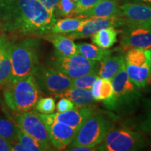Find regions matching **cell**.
Wrapping results in <instances>:
<instances>
[{
	"label": "cell",
	"mask_w": 151,
	"mask_h": 151,
	"mask_svg": "<svg viewBox=\"0 0 151 151\" xmlns=\"http://www.w3.org/2000/svg\"><path fill=\"white\" fill-rule=\"evenodd\" d=\"M56 21L37 0H0V34L11 41L43 37Z\"/></svg>",
	"instance_id": "cell-1"
},
{
	"label": "cell",
	"mask_w": 151,
	"mask_h": 151,
	"mask_svg": "<svg viewBox=\"0 0 151 151\" xmlns=\"http://www.w3.org/2000/svg\"><path fill=\"white\" fill-rule=\"evenodd\" d=\"M42 91L35 76L11 80L4 88L5 104L11 110L17 113L31 111L41 97Z\"/></svg>",
	"instance_id": "cell-2"
},
{
	"label": "cell",
	"mask_w": 151,
	"mask_h": 151,
	"mask_svg": "<svg viewBox=\"0 0 151 151\" xmlns=\"http://www.w3.org/2000/svg\"><path fill=\"white\" fill-rule=\"evenodd\" d=\"M39 37H27L11 46L12 80L34 75L39 65Z\"/></svg>",
	"instance_id": "cell-3"
},
{
	"label": "cell",
	"mask_w": 151,
	"mask_h": 151,
	"mask_svg": "<svg viewBox=\"0 0 151 151\" xmlns=\"http://www.w3.org/2000/svg\"><path fill=\"white\" fill-rule=\"evenodd\" d=\"M113 127L112 119L97 110L83 123L67 148L76 146L96 148Z\"/></svg>",
	"instance_id": "cell-4"
},
{
	"label": "cell",
	"mask_w": 151,
	"mask_h": 151,
	"mask_svg": "<svg viewBox=\"0 0 151 151\" xmlns=\"http://www.w3.org/2000/svg\"><path fill=\"white\" fill-rule=\"evenodd\" d=\"M145 146L146 141L141 132L128 128L113 127L96 148L103 151H132Z\"/></svg>",
	"instance_id": "cell-5"
},
{
	"label": "cell",
	"mask_w": 151,
	"mask_h": 151,
	"mask_svg": "<svg viewBox=\"0 0 151 151\" xmlns=\"http://www.w3.org/2000/svg\"><path fill=\"white\" fill-rule=\"evenodd\" d=\"M113 97L107 109L119 110L135 104L141 97L139 88L130 81L124 65L111 79Z\"/></svg>",
	"instance_id": "cell-6"
},
{
	"label": "cell",
	"mask_w": 151,
	"mask_h": 151,
	"mask_svg": "<svg viewBox=\"0 0 151 151\" xmlns=\"http://www.w3.org/2000/svg\"><path fill=\"white\" fill-rule=\"evenodd\" d=\"M52 67L65 73L71 79L98 71L99 65L77 53L69 57L56 56Z\"/></svg>",
	"instance_id": "cell-7"
},
{
	"label": "cell",
	"mask_w": 151,
	"mask_h": 151,
	"mask_svg": "<svg viewBox=\"0 0 151 151\" xmlns=\"http://www.w3.org/2000/svg\"><path fill=\"white\" fill-rule=\"evenodd\" d=\"M15 122L22 131L39 141L46 150H53L46 125L39 113L31 111L18 113Z\"/></svg>",
	"instance_id": "cell-8"
},
{
	"label": "cell",
	"mask_w": 151,
	"mask_h": 151,
	"mask_svg": "<svg viewBox=\"0 0 151 151\" xmlns=\"http://www.w3.org/2000/svg\"><path fill=\"white\" fill-rule=\"evenodd\" d=\"M34 76L41 91L47 94L55 95L71 88L72 79L53 67L39 65Z\"/></svg>",
	"instance_id": "cell-9"
},
{
	"label": "cell",
	"mask_w": 151,
	"mask_h": 151,
	"mask_svg": "<svg viewBox=\"0 0 151 151\" xmlns=\"http://www.w3.org/2000/svg\"><path fill=\"white\" fill-rule=\"evenodd\" d=\"M39 116L46 125L52 146L58 150H65L73 141L78 129L56 120L53 113H39Z\"/></svg>",
	"instance_id": "cell-10"
},
{
	"label": "cell",
	"mask_w": 151,
	"mask_h": 151,
	"mask_svg": "<svg viewBox=\"0 0 151 151\" xmlns=\"http://www.w3.org/2000/svg\"><path fill=\"white\" fill-rule=\"evenodd\" d=\"M118 17L121 26H151V6L141 3L126 2L119 6Z\"/></svg>",
	"instance_id": "cell-11"
},
{
	"label": "cell",
	"mask_w": 151,
	"mask_h": 151,
	"mask_svg": "<svg viewBox=\"0 0 151 151\" xmlns=\"http://www.w3.org/2000/svg\"><path fill=\"white\" fill-rule=\"evenodd\" d=\"M120 45L125 50L132 48L149 50L151 48V26L131 25L124 27Z\"/></svg>",
	"instance_id": "cell-12"
},
{
	"label": "cell",
	"mask_w": 151,
	"mask_h": 151,
	"mask_svg": "<svg viewBox=\"0 0 151 151\" xmlns=\"http://www.w3.org/2000/svg\"><path fill=\"white\" fill-rule=\"evenodd\" d=\"M120 18L118 16L113 18H86L84 23L78 31L74 32L65 34L72 40L84 39L92 37L99 30L109 27H120Z\"/></svg>",
	"instance_id": "cell-13"
},
{
	"label": "cell",
	"mask_w": 151,
	"mask_h": 151,
	"mask_svg": "<svg viewBox=\"0 0 151 151\" xmlns=\"http://www.w3.org/2000/svg\"><path fill=\"white\" fill-rule=\"evenodd\" d=\"M96 111L97 109L91 105L76 106L74 109L65 112L54 113V118L58 121L78 130L83 123Z\"/></svg>",
	"instance_id": "cell-14"
},
{
	"label": "cell",
	"mask_w": 151,
	"mask_h": 151,
	"mask_svg": "<svg viewBox=\"0 0 151 151\" xmlns=\"http://www.w3.org/2000/svg\"><path fill=\"white\" fill-rule=\"evenodd\" d=\"M11 41L5 35H0V86H4L12 80L11 65Z\"/></svg>",
	"instance_id": "cell-15"
},
{
	"label": "cell",
	"mask_w": 151,
	"mask_h": 151,
	"mask_svg": "<svg viewBox=\"0 0 151 151\" xmlns=\"http://www.w3.org/2000/svg\"><path fill=\"white\" fill-rule=\"evenodd\" d=\"M42 38L52 43L56 56L69 57L78 53L76 44L65 34L50 33L43 36Z\"/></svg>",
	"instance_id": "cell-16"
},
{
	"label": "cell",
	"mask_w": 151,
	"mask_h": 151,
	"mask_svg": "<svg viewBox=\"0 0 151 151\" xmlns=\"http://www.w3.org/2000/svg\"><path fill=\"white\" fill-rule=\"evenodd\" d=\"M119 6L116 0H102L79 16L88 18H113L118 16Z\"/></svg>",
	"instance_id": "cell-17"
},
{
	"label": "cell",
	"mask_w": 151,
	"mask_h": 151,
	"mask_svg": "<svg viewBox=\"0 0 151 151\" xmlns=\"http://www.w3.org/2000/svg\"><path fill=\"white\" fill-rule=\"evenodd\" d=\"M55 97L66 98L70 100L76 106H84L93 104L96 101L92 95L91 90L81 89V88H69L59 94H55Z\"/></svg>",
	"instance_id": "cell-18"
},
{
	"label": "cell",
	"mask_w": 151,
	"mask_h": 151,
	"mask_svg": "<svg viewBox=\"0 0 151 151\" xmlns=\"http://www.w3.org/2000/svg\"><path fill=\"white\" fill-rule=\"evenodd\" d=\"M124 65V58L121 55H109L100 61L98 69V74L101 78L111 80L114 76Z\"/></svg>",
	"instance_id": "cell-19"
},
{
	"label": "cell",
	"mask_w": 151,
	"mask_h": 151,
	"mask_svg": "<svg viewBox=\"0 0 151 151\" xmlns=\"http://www.w3.org/2000/svg\"><path fill=\"white\" fill-rule=\"evenodd\" d=\"M124 68L130 81L139 89L145 88L148 85L150 74V66H135L124 62Z\"/></svg>",
	"instance_id": "cell-20"
},
{
	"label": "cell",
	"mask_w": 151,
	"mask_h": 151,
	"mask_svg": "<svg viewBox=\"0 0 151 151\" xmlns=\"http://www.w3.org/2000/svg\"><path fill=\"white\" fill-rule=\"evenodd\" d=\"M86 18L78 16L67 17L55 21L50 28V33L52 34H69L78 31L84 23Z\"/></svg>",
	"instance_id": "cell-21"
},
{
	"label": "cell",
	"mask_w": 151,
	"mask_h": 151,
	"mask_svg": "<svg viewBox=\"0 0 151 151\" xmlns=\"http://www.w3.org/2000/svg\"><path fill=\"white\" fill-rule=\"evenodd\" d=\"M118 32V30L113 27L104 28L92 36V41L99 48L109 49L117 42Z\"/></svg>",
	"instance_id": "cell-22"
},
{
	"label": "cell",
	"mask_w": 151,
	"mask_h": 151,
	"mask_svg": "<svg viewBox=\"0 0 151 151\" xmlns=\"http://www.w3.org/2000/svg\"><path fill=\"white\" fill-rule=\"evenodd\" d=\"M78 53L87 59L96 62L101 61L104 58L111 54L112 51L109 49L101 48L90 43H83L76 45Z\"/></svg>",
	"instance_id": "cell-23"
},
{
	"label": "cell",
	"mask_w": 151,
	"mask_h": 151,
	"mask_svg": "<svg viewBox=\"0 0 151 151\" xmlns=\"http://www.w3.org/2000/svg\"><path fill=\"white\" fill-rule=\"evenodd\" d=\"M124 62L135 66H150L149 50L138 48L129 49L124 58Z\"/></svg>",
	"instance_id": "cell-24"
},
{
	"label": "cell",
	"mask_w": 151,
	"mask_h": 151,
	"mask_svg": "<svg viewBox=\"0 0 151 151\" xmlns=\"http://www.w3.org/2000/svg\"><path fill=\"white\" fill-rule=\"evenodd\" d=\"M18 125L16 122L0 116V137L9 143L18 139Z\"/></svg>",
	"instance_id": "cell-25"
},
{
	"label": "cell",
	"mask_w": 151,
	"mask_h": 151,
	"mask_svg": "<svg viewBox=\"0 0 151 151\" xmlns=\"http://www.w3.org/2000/svg\"><path fill=\"white\" fill-rule=\"evenodd\" d=\"M19 141L26 148L27 151H43L46 150L43 145L38 141L37 139H34L31 136L28 135L25 132L18 128V134H17Z\"/></svg>",
	"instance_id": "cell-26"
},
{
	"label": "cell",
	"mask_w": 151,
	"mask_h": 151,
	"mask_svg": "<svg viewBox=\"0 0 151 151\" xmlns=\"http://www.w3.org/2000/svg\"><path fill=\"white\" fill-rule=\"evenodd\" d=\"M98 71L82 76L78 78H73L71 81V88H81V89L91 90L96 80L99 78Z\"/></svg>",
	"instance_id": "cell-27"
},
{
	"label": "cell",
	"mask_w": 151,
	"mask_h": 151,
	"mask_svg": "<svg viewBox=\"0 0 151 151\" xmlns=\"http://www.w3.org/2000/svg\"><path fill=\"white\" fill-rule=\"evenodd\" d=\"M76 2L73 0H59L57 4L54 15L60 17H72Z\"/></svg>",
	"instance_id": "cell-28"
},
{
	"label": "cell",
	"mask_w": 151,
	"mask_h": 151,
	"mask_svg": "<svg viewBox=\"0 0 151 151\" xmlns=\"http://www.w3.org/2000/svg\"><path fill=\"white\" fill-rule=\"evenodd\" d=\"M113 97V88L112 82L109 79L102 78L100 88V101H104L106 108L110 104Z\"/></svg>",
	"instance_id": "cell-29"
},
{
	"label": "cell",
	"mask_w": 151,
	"mask_h": 151,
	"mask_svg": "<svg viewBox=\"0 0 151 151\" xmlns=\"http://www.w3.org/2000/svg\"><path fill=\"white\" fill-rule=\"evenodd\" d=\"M36 111L42 114H50L55 110V102L52 97H41L35 105Z\"/></svg>",
	"instance_id": "cell-30"
},
{
	"label": "cell",
	"mask_w": 151,
	"mask_h": 151,
	"mask_svg": "<svg viewBox=\"0 0 151 151\" xmlns=\"http://www.w3.org/2000/svg\"><path fill=\"white\" fill-rule=\"evenodd\" d=\"M102 0H78L76 4V8L72 17L78 16L86 11L89 10Z\"/></svg>",
	"instance_id": "cell-31"
},
{
	"label": "cell",
	"mask_w": 151,
	"mask_h": 151,
	"mask_svg": "<svg viewBox=\"0 0 151 151\" xmlns=\"http://www.w3.org/2000/svg\"><path fill=\"white\" fill-rule=\"evenodd\" d=\"M76 105L70 100L66 98H60L56 105V110L58 113L65 112V111L74 109Z\"/></svg>",
	"instance_id": "cell-32"
},
{
	"label": "cell",
	"mask_w": 151,
	"mask_h": 151,
	"mask_svg": "<svg viewBox=\"0 0 151 151\" xmlns=\"http://www.w3.org/2000/svg\"><path fill=\"white\" fill-rule=\"evenodd\" d=\"M146 118L141 122V129L148 132L151 129V98L146 101Z\"/></svg>",
	"instance_id": "cell-33"
},
{
	"label": "cell",
	"mask_w": 151,
	"mask_h": 151,
	"mask_svg": "<svg viewBox=\"0 0 151 151\" xmlns=\"http://www.w3.org/2000/svg\"><path fill=\"white\" fill-rule=\"evenodd\" d=\"M48 10L50 14L54 15L56 5L59 0H37Z\"/></svg>",
	"instance_id": "cell-34"
},
{
	"label": "cell",
	"mask_w": 151,
	"mask_h": 151,
	"mask_svg": "<svg viewBox=\"0 0 151 151\" xmlns=\"http://www.w3.org/2000/svg\"><path fill=\"white\" fill-rule=\"evenodd\" d=\"M101 80H102V78L99 77V78L96 80L95 82H94V83L93 84V86H92L91 88L92 95H93L94 99H95L96 101H100L99 94H100V88H101Z\"/></svg>",
	"instance_id": "cell-35"
},
{
	"label": "cell",
	"mask_w": 151,
	"mask_h": 151,
	"mask_svg": "<svg viewBox=\"0 0 151 151\" xmlns=\"http://www.w3.org/2000/svg\"><path fill=\"white\" fill-rule=\"evenodd\" d=\"M9 144L11 146V150L12 151H27L26 148L19 141L18 139L11 141Z\"/></svg>",
	"instance_id": "cell-36"
},
{
	"label": "cell",
	"mask_w": 151,
	"mask_h": 151,
	"mask_svg": "<svg viewBox=\"0 0 151 151\" xmlns=\"http://www.w3.org/2000/svg\"><path fill=\"white\" fill-rule=\"evenodd\" d=\"M11 150V146L9 142L3 137H0V151H9Z\"/></svg>",
	"instance_id": "cell-37"
},
{
	"label": "cell",
	"mask_w": 151,
	"mask_h": 151,
	"mask_svg": "<svg viewBox=\"0 0 151 151\" xmlns=\"http://www.w3.org/2000/svg\"><path fill=\"white\" fill-rule=\"evenodd\" d=\"M66 150H71V151H92L96 150V148H91V147H86V146H76V147H71V148H68L65 149Z\"/></svg>",
	"instance_id": "cell-38"
},
{
	"label": "cell",
	"mask_w": 151,
	"mask_h": 151,
	"mask_svg": "<svg viewBox=\"0 0 151 151\" xmlns=\"http://www.w3.org/2000/svg\"><path fill=\"white\" fill-rule=\"evenodd\" d=\"M124 1L129 3H146L151 4V0H124Z\"/></svg>",
	"instance_id": "cell-39"
},
{
	"label": "cell",
	"mask_w": 151,
	"mask_h": 151,
	"mask_svg": "<svg viewBox=\"0 0 151 151\" xmlns=\"http://www.w3.org/2000/svg\"><path fill=\"white\" fill-rule=\"evenodd\" d=\"M149 52H150V77H149L148 84L151 85V48L149 49Z\"/></svg>",
	"instance_id": "cell-40"
},
{
	"label": "cell",
	"mask_w": 151,
	"mask_h": 151,
	"mask_svg": "<svg viewBox=\"0 0 151 151\" xmlns=\"http://www.w3.org/2000/svg\"><path fill=\"white\" fill-rule=\"evenodd\" d=\"M148 133H150V136H151V129H150V130H149V131H148Z\"/></svg>",
	"instance_id": "cell-41"
},
{
	"label": "cell",
	"mask_w": 151,
	"mask_h": 151,
	"mask_svg": "<svg viewBox=\"0 0 151 151\" xmlns=\"http://www.w3.org/2000/svg\"><path fill=\"white\" fill-rule=\"evenodd\" d=\"M73 1H76H76H78V0H73Z\"/></svg>",
	"instance_id": "cell-42"
}]
</instances>
